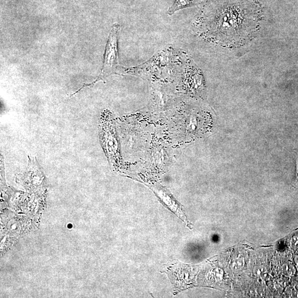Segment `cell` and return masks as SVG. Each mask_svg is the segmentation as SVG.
Returning a JSON list of instances; mask_svg holds the SVG:
<instances>
[{
    "label": "cell",
    "mask_w": 298,
    "mask_h": 298,
    "mask_svg": "<svg viewBox=\"0 0 298 298\" xmlns=\"http://www.w3.org/2000/svg\"><path fill=\"white\" fill-rule=\"evenodd\" d=\"M208 20L207 28L218 40L228 45H238L255 34L258 14L248 0H223Z\"/></svg>",
    "instance_id": "1"
},
{
    "label": "cell",
    "mask_w": 298,
    "mask_h": 298,
    "mask_svg": "<svg viewBox=\"0 0 298 298\" xmlns=\"http://www.w3.org/2000/svg\"><path fill=\"white\" fill-rule=\"evenodd\" d=\"M119 28V24H115L110 32L108 43H107L106 48L104 66L101 74L96 81L116 72L119 64L117 36H118Z\"/></svg>",
    "instance_id": "2"
},
{
    "label": "cell",
    "mask_w": 298,
    "mask_h": 298,
    "mask_svg": "<svg viewBox=\"0 0 298 298\" xmlns=\"http://www.w3.org/2000/svg\"><path fill=\"white\" fill-rule=\"evenodd\" d=\"M193 2L194 0H175L173 6L169 9L168 14L172 15L180 9L193 5Z\"/></svg>",
    "instance_id": "3"
},
{
    "label": "cell",
    "mask_w": 298,
    "mask_h": 298,
    "mask_svg": "<svg viewBox=\"0 0 298 298\" xmlns=\"http://www.w3.org/2000/svg\"><path fill=\"white\" fill-rule=\"evenodd\" d=\"M297 179L298 181V160L297 161Z\"/></svg>",
    "instance_id": "4"
},
{
    "label": "cell",
    "mask_w": 298,
    "mask_h": 298,
    "mask_svg": "<svg viewBox=\"0 0 298 298\" xmlns=\"http://www.w3.org/2000/svg\"><path fill=\"white\" fill-rule=\"evenodd\" d=\"M69 225H70V226H69V225H68V228H72V225L71 224H69Z\"/></svg>",
    "instance_id": "5"
}]
</instances>
